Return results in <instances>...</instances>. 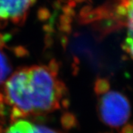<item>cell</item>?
Masks as SVG:
<instances>
[{
	"instance_id": "obj_16",
	"label": "cell",
	"mask_w": 133,
	"mask_h": 133,
	"mask_svg": "<svg viewBox=\"0 0 133 133\" xmlns=\"http://www.w3.org/2000/svg\"><path fill=\"white\" fill-rule=\"evenodd\" d=\"M0 102H4L6 104V96L2 92H0Z\"/></svg>"
},
{
	"instance_id": "obj_7",
	"label": "cell",
	"mask_w": 133,
	"mask_h": 133,
	"mask_svg": "<svg viewBox=\"0 0 133 133\" xmlns=\"http://www.w3.org/2000/svg\"><path fill=\"white\" fill-rule=\"evenodd\" d=\"M34 127L28 121L19 120L5 130V133H33Z\"/></svg>"
},
{
	"instance_id": "obj_6",
	"label": "cell",
	"mask_w": 133,
	"mask_h": 133,
	"mask_svg": "<svg viewBox=\"0 0 133 133\" xmlns=\"http://www.w3.org/2000/svg\"><path fill=\"white\" fill-rule=\"evenodd\" d=\"M121 14L127 18V26L128 28V36L133 37V0H126L124 5L121 6Z\"/></svg>"
},
{
	"instance_id": "obj_5",
	"label": "cell",
	"mask_w": 133,
	"mask_h": 133,
	"mask_svg": "<svg viewBox=\"0 0 133 133\" xmlns=\"http://www.w3.org/2000/svg\"><path fill=\"white\" fill-rule=\"evenodd\" d=\"M4 42L5 40L3 39V36L0 35V84L6 80L11 72V66L8 58L2 50Z\"/></svg>"
},
{
	"instance_id": "obj_2",
	"label": "cell",
	"mask_w": 133,
	"mask_h": 133,
	"mask_svg": "<svg viewBox=\"0 0 133 133\" xmlns=\"http://www.w3.org/2000/svg\"><path fill=\"white\" fill-rule=\"evenodd\" d=\"M98 114L101 121L111 128H119L128 121L131 115L129 98L116 90L107 92L98 103Z\"/></svg>"
},
{
	"instance_id": "obj_1",
	"label": "cell",
	"mask_w": 133,
	"mask_h": 133,
	"mask_svg": "<svg viewBox=\"0 0 133 133\" xmlns=\"http://www.w3.org/2000/svg\"><path fill=\"white\" fill-rule=\"evenodd\" d=\"M29 89L33 113L50 112L60 108V101L67 90L64 82L48 66L28 67Z\"/></svg>"
},
{
	"instance_id": "obj_9",
	"label": "cell",
	"mask_w": 133,
	"mask_h": 133,
	"mask_svg": "<svg viewBox=\"0 0 133 133\" xmlns=\"http://www.w3.org/2000/svg\"><path fill=\"white\" fill-rule=\"evenodd\" d=\"M110 89V83L109 81L104 78H97L94 84V92L95 95H104Z\"/></svg>"
},
{
	"instance_id": "obj_11",
	"label": "cell",
	"mask_w": 133,
	"mask_h": 133,
	"mask_svg": "<svg viewBox=\"0 0 133 133\" xmlns=\"http://www.w3.org/2000/svg\"><path fill=\"white\" fill-rule=\"evenodd\" d=\"M124 50L130 56L133 60V37H127L124 42Z\"/></svg>"
},
{
	"instance_id": "obj_14",
	"label": "cell",
	"mask_w": 133,
	"mask_h": 133,
	"mask_svg": "<svg viewBox=\"0 0 133 133\" xmlns=\"http://www.w3.org/2000/svg\"><path fill=\"white\" fill-rule=\"evenodd\" d=\"M119 133H133V123L125 124Z\"/></svg>"
},
{
	"instance_id": "obj_13",
	"label": "cell",
	"mask_w": 133,
	"mask_h": 133,
	"mask_svg": "<svg viewBox=\"0 0 133 133\" xmlns=\"http://www.w3.org/2000/svg\"><path fill=\"white\" fill-rule=\"evenodd\" d=\"M5 104H6L4 102H0V118H5L8 115V107Z\"/></svg>"
},
{
	"instance_id": "obj_10",
	"label": "cell",
	"mask_w": 133,
	"mask_h": 133,
	"mask_svg": "<svg viewBox=\"0 0 133 133\" xmlns=\"http://www.w3.org/2000/svg\"><path fill=\"white\" fill-rule=\"evenodd\" d=\"M28 115L24 112V111H22L21 109H19V107L14 106L11 109V111L10 112V118L11 122H16L17 121H19L21 118H25Z\"/></svg>"
},
{
	"instance_id": "obj_17",
	"label": "cell",
	"mask_w": 133,
	"mask_h": 133,
	"mask_svg": "<svg viewBox=\"0 0 133 133\" xmlns=\"http://www.w3.org/2000/svg\"><path fill=\"white\" fill-rule=\"evenodd\" d=\"M0 133H5V129H3L1 124H0Z\"/></svg>"
},
{
	"instance_id": "obj_4",
	"label": "cell",
	"mask_w": 133,
	"mask_h": 133,
	"mask_svg": "<svg viewBox=\"0 0 133 133\" xmlns=\"http://www.w3.org/2000/svg\"><path fill=\"white\" fill-rule=\"evenodd\" d=\"M36 0H0V20L17 23L24 20Z\"/></svg>"
},
{
	"instance_id": "obj_15",
	"label": "cell",
	"mask_w": 133,
	"mask_h": 133,
	"mask_svg": "<svg viewBox=\"0 0 133 133\" xmlns=\"http://www.w3.org/2000/svg\"><path fill=\"white\" fill-rule=\"evenodd\" d=\"M70 106V101L68 98H63L60 101V107H62L63 109H67Z\"/></svg>"
},
{
	"instance_id": "obj_8",
	"label": "cell",
	"mask_w": 133,
	"mask_h": 133,
	"mask_svg": "<svg viewBox=\"0 0 133 133\" xmlns=\"http://www.w3.org/2000/svg\"><path fill=\"white\" fill-rule=\"evenodd\" d=\"M60 123L62 128L64 130H71L72 129L76 128L78 126V119L76 118V115L72 112H65L62 115L60 118Z\"/></svg>"
},
{
	"instance_id": "obj_18",
	"label": "cell",
	"mask_w": 133,
	"mask_h": 133,
	"mask_svg": "<svg viewBox=\"0 0 133 133\" xmlns=\"http://www.w3.org/2000/svg\"><path fill=\"white\" fill-rule=\"evenodd\" d=\"M107 133H110V132H107Z\"/></svg>"
},
{
	"instance_id": "obj_3",
	"label": "cell",
	"mask_w": 133,
	"mask_h": 133,
	"mask_svg": "<svg viewBox=\"0 0 133 133\" xmlns=\"http://www.w3.org/2000/svg\"><path fill=\"white\" fill-rule=\"evenodd\" d=\"M6 104L16 106L27 115L33 112L29 89L28 67L16 71L5 83Z\"/></svg>"
},
{
	"instance_id": "obj_12",
	"label": "cell",
	"mask_w": 133,
	"mask_h": 133,
	"mask_svg": "<svg viewBox=\"0 0 133 133\" xmlns=\"http://www.w3.org/2000/svg\"><path fill=\"white\" fill-rule=\"evenodd\" d=\"M33 133H61L44 125H35Z\"/></svg>"
}]
</instances>
